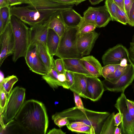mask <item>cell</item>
Returning <instances> with one entry per match:
<instances>
[{
  "instance_id": "cell-1",
  "label": "cell",
  "mask_w": 134,
  "mask_h": 134,
  "mask_svg": "<svg viewBox=\"0 0 134 134\" xmlns=\"http://www.w3.org/2000/svg\"><path fill=\"white\" fill-rule=\"evenodd\" d=\"M14 120L26 133H46L48 116L44 105L40 102L33 99L25 101Z\"/></svg>"
},
{
  "instance_id": "cell-2",
  "label": "cell",
  "mask_w": 134,
  "mask_h": 134,
  "mask_svg": "<svg viewBox=\"0 0 134 134\" xmlns=\"http://www.w3.org/2000/svg\"><path fill=\"white\" fill-rule=\"evenodd\" d=\"M107 112H99L85 108L84 111L75 107L57 112L53 115L67 118L70 123L81 121L94 128L96 134H100L103 124L110 114Z\"/></svg>"
},
{
  "instance_id": "cell-3",
  "label": "cell",
  "mask_w": 134,
  "mask_h": 134,
  "mask_svg": "<svg viewBox=\"0 0 134 134\" xmlns=\"http://www.w3.org/2000/svg\"><path fill=\"white\" fill-rule=\"evenodd\" d=\"M10 23L15 41L12 60L15 62L19 58L24 57L25 55L29 45L30 28L13 15L11 16Z\"/></svg>"
},
{
  "instance_id": "cell-4",
  "label": "cell",
  "mask_w": 134,
  "mask_h": 134,
  "mask_svg": "<svg viewBox=\"0 0 134 134\" xmlns=\"http://www.w3.org/2000/svg\"><path fill=\"white\" fill-rule=\"evenodd\" d=\"M54 10H37L26 6L10 7L12 15H13L31 27L43 24L49 20Z\"/></svg>"
},
{
  "instance_id": "cell-5",
  "label": "cell",
  "mask_w": 134,
  "mask_h": 134,
  "mask_svg": "<svg viewBox=\"0 0 134 134\" xmlns=\"http://www.w3.org/2000/svg\"><path fill=\"white\" fill-rule=\"evenodd\" d=\"M78 27H67L60 37V42L55 55L62 59H81L82 57L78 51L77 41Z\"/></svg>"
},
{
  "instance_id": "cell-6",
  "label": "cell",
  "mask_w": 134,
  "mask_h": 134,
  "mask_svg": "<svg viewBox=\"0 0 134 134\" xmlns=\"http://www.w3.org/2000/svg\"><path fill=\"white\" fill-rule=\"evenodd\" d=\"M25 89L16 86L8 97L5 109L2 114V126L12 120L23 105L25 97Z\"/></svg>"
},
{
  "instance_id": "cell-7",
  "label": "cell",
  "mask_w": 134,
  "mask_h": 134,
  "mask_svg": "<svg viewBox=\"0 0 134 134\" xmlns=\"http://www.w3.org/2000/svg\"><path fill=\"white\" fill-rule=\"evenodd\" d=\"M134 80V64L132 62L125 72L115 82L111 83L105 79L102 81L104 90L116 92H124Z\"/></svg>"
},
{
  "instance_id": "cell-8",
  "label": "cell",
  "mask_w": 134,
  "mask_h": 134,
  "mask_svg": "<svg viewBox=\"0 0 134 134\" xmlns=\"http://www.w3.org/2000/svg\"><path fill=\"white\" fill-rule=\"evenodd\" d=\"M127 98L124 92H122L114 105L121 115L122 121L121 130L124 134H134V122L128 110Z\"/></svg>"
},
{
  "instance_id": "cell-9",
  "label": "cell",
  "mask_w": 134,
  "mask_h": 134,
  "mask_svg": "<svg viewBox=\"0 0 134 134\" xmlns=\"http://www.w3.org/2000/svg\"><path fill=\"white\" fill-rule=\"evenodd\" d=\"M14 45V35L10 22L0 34V66L8 57L13 54Z\"/></svg>"
},
{
  "instance_id": "cell-10",
  "label": "cell",
  "mask_w": 134,
  "mask_h": 134,
  "mask_svg": "<svg viewBox=\"0 0 134 134\" xmlns=\"http://www.w3.org/2000/svg\"><path fill=\"white\" fill-rule=\"evenodd\" d=\"M24 58L27 65L32 71L42 76L48 74V71L38 54L36 43L29 44Z\"/></svg>"
},
{
  "instance_id": "cell-11",
  "label": "cell",
  "mask_w": 134,
  "mask_h": 134,
  "mask_svg": "<svg viewBox=\"0 0 134 134\" xmlns=\"http://www.w3.org/2000/svg\"><path fill=\"white\" fill-rule=\"evenodd\" d=\"M124 58H127L130 63L132 62L129 57L128 50L122 45L118 44L108 50L103 55L102 60L104 66L119 64Z\"/></svg>"
},
{
  "instance_id": "cell-12",
  "label": "cell",
  "mask_w": 134,
  "mask_h": 134,
  "mask_svg": "<svg viewBox=\"0 0 134 134\" xmlns=\"http://www.w3.org/2000/svg\"><path fill=\"white\" fill-rule=\"evenodd\" d=\"M99 34L94 31L86 34L78 33L77 45L78 52L82 57L90 54Z\"/></svg>"
},
{
  "instance_id": "cell-13",
  "label": "cell",
  "mask_w": 134,
  "mask_h": 134,
  "mask_svg": "<svg viewBox=\"0 0 134 134\" xmlns=\"http://www.w3.org/2000/svg\"><path fill=\"white\" fill-rule=\"evenodd\" d=\"M86 76V98L93 102L97 101L101 97L105 90L102 82L98 77L91 75Z\"/></svg>"
},
{
  "instance_id": "cell-14",
  "label": "cell",
  "mask_w": 134,
  "mask_h": 134,
  "mask_svg": "<svg viewBox=\"0 0 134 134\" xmlns=\"http://www.w3.org/2000/svg\"><path fill=\"white\" fill-rule=\"evenodd\" d=\"M73 6L62 5L51 0H39L28 4L27 6L33 10L58 12L72 8Z\"/></svg>"
},
{
  "instance_id": "cell-15",
  "label": "cell",
  "mask_w": 134,
  "mask_h": 134,
  "mask_svg": "<svg viewBox=\"0 0 134 134\" xmlns=\"http://www.w3.org/2000/svg\"><path fill=\"white\" fill-rule=\"evenodd\" d=\"M49 20V19L48 21L43 24L31 27L30 32L29 44L39 41L43 44L48 52L47 38Z\"/></svg>"
},
{
  "instance_id": "cell-16",
  "label": "cell",
  "mask_w": 134,
  "mask_h": 134,
  "mask_svg": "<svg viewBox=\"0 0 134 134\" xmlns=\"http://www.w3.org/2000/svg\"><path fill=\"white\" fill-rule=\"evenodd\" d=\"M80 61L85 69L92 76L98 77L102 76V67L99 61L92 55L83 57Z\"/></svg>"
},
{
  "instance_id": "cell-17",
  "label": "cell",
  "mask_w": 134,
  "mask_h": 134,
  "mask_svg": "<svg viewBox=\"0 0 134 134\" xmlns=\"http://www.w3.org/2000/svg\"><path fill=\"white\" fill-rule=\"evenodd\" d=\"M60 12L66 27L78 26L82 20V17L72 8L63 10Z\"/></svg>"
},
{
  "instance_id": "cell-18",
  "label": "cell",
  "mask_w": 134,
  "mask_h": 134,
  "mask_svg": "<svg viewBox=\"0 0 134 134\" xmlns=\"http://www.w3.org/2000/svg\"><path fill=\"white\" fill-rule=\"evenodd\" d=\"M49 29L52 30L60 37L64 33L66 26L60 11L56 12L51 16L48 24Z\"/></svg>"
},
{
  "instance_id": "cell-19",
  "label": "cell",
  "mask_w": 134,
  "mask_h": 134,
  "mask_svg": "<svg viewBox=\"0 0 134 134\" xmlns=\"http://www.w3.org/2000/svg\"><path fill=\"white\" fill-rule=\"evenodd\" d=\"M80 59L76 58L63 59L65 70L74 73L86 75H91L85 68L80 61Z\"/></svg>"
},
{
  "instance_id": "cell-20",
  "label": "cell",
  "mask_w": 134,
  "mask_h": 134,
  "mask_svg": "<svg viewBox=\"0 0 134 134\" xmlns=\"http://www.w3.org/2000/svg\"><path fill=\"white\" fill-rule=\"evenodd\" d=\"M87 80L86 75L74 73V82L69 89L80 97L86 98Z\"/></svg>"
},
{
  "instance_id": "cell-21",
  "label": "cell",
  "mask_w": 134,
  "mask_h": 134,
  "mask_svg": "<svg viewBox=\"0 0 134 134\" xmlns=\"http://www.w3.org/2000/svg\"><path fill=\"white\" fill-rule=\"evenodd\" d=\"M60 37L53 30L49 29L47 38L48 52L51 57L55 55L59 46Z\"/></svg>"
},
{
  "instance_id": "cell-22",
  "label": "cell",
  "mask_w": 134,
  "mask_h": 134,
  "mask_svg": "<svg viewBox=\"0 0 134 134\" xmlns=\"http://www.w3.org/2000/svg\"><path fill=\"white\" fill-rule=\"evenodd\" d=\"M53 57L52 58V64L50 70L46 75L42 76V78L53 89L62 86L58 80V76L59 74L56 69Z\"/></svg>"
},
{
  "instance_id": "cell-23",
  "label": "cell",
  "mask_w": 134,
  "mask_h": 134,
  "mask_svg": "<svg viewBox=\"0 0 134 134\" xmlns=\"http://www.w3.org/2000/svg\"><path fill=\"white\" fill-rule=\"evenodd\" d=\"M111 20V16L105 5L98 7L95 20L97 27L101 28L106 26Z\"/></svg>"
},
{
  "instance_id": "cell-24",
  "label": "cell",
  "mask_w": 134,
  "mask_h": 134,
  "mask_svg": "<svg viewBox=\"0 0 134 134\" xmlns=\"http://www.w3.org/2000/svg\"><path fill=\"white\" fill-rule=\"evenodd\" d=\"M35 43H36V45L38 54L48 72L51 66L52 58L53 57L51 56L44 46L41 42L39 41H37Z\"/></svg>"
},
{
  "instance_id": "cell-25",
  "label": "cell",
  "mask_w": 134,
  "mask_h": 134,
  "mask_svg": "<svg viewBox=\"0 0 134 134\" xmlns=\"http://www.w3.org/2000/svg\"><path fill=\"white\" fill-rule=\"evenodd\" d=\"M115 114V113L113 112L107 117L103 124L100 134H114L116 127L114 120Z\"/></svg>"
},
{
  "instance_id": "cell-26",
  "label": "cell",
  "mask_w": 134,
  "mask_h": 134,
  "mask_svg": "<svg viewBox=\"0 0 134 134\" xmlns=\"http://www.w3.org/2000/svg\"><path fill=\"white\" fill-rule=\"evenodd\" d=\"M18 81L17 77L14 75L8 76L4 78L0 82V89H2L8 96L15 84Z\"/></svg>"
},
{
  "instance_id": "cell-27",
  "label": "cell",
  "mask_w": 134,
  "mask_h": 134,
  "mask_svg": "<svg viewBox=\"0 0 134 134\" xmlns=\"http://www.w3.org/2000/svg\"><path fill=\"white\" fill-rule=\"evenodd\" d=\"M0 16L1 18L3 24L1 34L9 24L10 22L12 16L10 12V6L0 8Z\"/></svg>"
},
{
  "instance_id": "cell-28",
  "label": "cell",
  "mask_w": 134,
  "mask_h": 134,
  "mask_svg": "<svg viewBox=\"0 0 134 134\" xmlns=\"http://www.w3.org/2000/svg\"><path fill=\"white\" fill-rule=\"evenodd\" d=\"M130 63L126 66L121 65L119 63L118 67L114 72L109 75L105 79L111 83L114 82L126 70L129 66Z\"/></svg>"
},
{
  "instance_id": "cell-29",
  "label": "cell",
  "mask_w": 134,
  "mask_h": 134,
  "mask_svg": "<svg viewBox=\"0 0 134 134\" xmlns=\"http://www.w3.org/2000/svg\"><path fill=\"white\" fill-rule=\"evenodd\" d=\"M98 7H89L83 13V19L88 22L95 23Z\"/></svg>"
},
{
  "instance_id": "cell-30",
  "label": "cell",
  "mask_w": 134,
  "mask_h": 134,
  "mask_svg": "<svg viewBox=\"0 0 134 134\" xmlns=\"http://www.w3.org/2000/svg\"><path fill=\"white\" fill-rule=\"evenodd\" d=\"M78 27L79 33L80 34H86L91 32L94 31V30L97 27L95 23L85 21L83 19Z\"/></svg>"
},
{
  "instance_id": "cell-31",
  "label": "cell",
  "mask_w": 134,
  "mask_h": 134,
  "mask_svg": "<svg viewBox=\"0 0 134 134\" xmlns=\"http://www.w3.org/2000/svg\"><path fill=\"white\" fill-rule=\"evenodd\" d=\"M111 18V20L117 21V6L113 0H105L104 5Z\"/></svg>"
},
{
  "instance_id": "cell-32",
  "label": "cell",
  "mask_w": 134,
  "mask_h": 134,
  "mask_svg": "<svg viewBox=\"0 0 134 134\" xmlns=\"http://www.w3.org/2000/svg\"><path fill=\"white\" fill-rule=\"evenodd\" d=\"M119 64L107 65L102 68V76L105 79L109 75L113 73L118 67Z\"/></svg>"
},
{
  "instance_id": "cell-33",
  "label": "cell",
  "mask_w": 134,
  "mask_h": 134,
  "mask_svg": "<svg viewBox=\"0 0 134 134\" xmlns=\"http://www.w3.org/2000/svg\"><path fill=\"white\" fill-rule=\"evenodd\" d=\"M70 131L78 133L96 134L95 130L94 127L87 125H83L77 128L72 129Z\"/></svg>"
},
{
  "instance_id": "cell-34",
  "label": "cell",
  "mask_w": 134,
  "mask_h": 134,
  "mask_svg": "<svg viewBox=\"0 0 134 134\" xmlns=\"http://www.w3.org/2000/svg\"><path fill=\"white\" fill-rule=\"evenodd\" d=\"M52 119L54 123L59 127L66 126L69 123V121L67 118L60 116H55L53 115Z\"/></svg>"
},
{
  "instance_id": "cell-35",
  "label": "cell",
  "mask_w": 134,
  "mask_h": 134,
  "mask_svg": "<svg viewBox=\"0 0 134 134\" xmlns=\"http://www.w3.org/2000/svg\"><path fill=\"white\" fill-rule=\"evenodd\" d=\"M117 22L126 25L128 23V18L125 12L117 6Z\"/></svg>"
},
{
  "instance_id": "cell-36",
  "label": "cell",
  "mask_w": 134,
  "mask_h": 134,
  "mask_svg": "<svg viewBox=\"0 0 134 134\" xmlns=\"http://www.w3.org/2000/svg\"><path fill=\"white\" fill-rule=\"evenodd\" d=\"M55 67L59 74L65 73V69L63 59L59 58L54 60Z\"/></svg>"
},
{
  "instance_id": "cell-37",
  "label": "cell",
  "mask_w": 134,
  "mask_h": 134,
  "mask_svg": "<svg viewBox=\"0 0 134 134\" xmlns=\"http://www.w3.org/2000/svg\"><path fill=\"white\" fill-rule=\"evenodd\" d=\"M0 111L1 113H3L5 109L7 99L5 92L2 89H0Z\"/></svg>"
},
{
  "instance_id": "cell-38",
  "label": "cell",
  "mask_w": 134,
  "mask_h": 134,
  "mask_svg": "<svg viewBox=\"0 0 134 134\" xmlns=\"http://www.w3.org/2000/svg\"><path fill=\"white\" fill-rule=\"evenodd\" d=\"M74 100L75 103V107L81 110L82 111L85 110L82 102L80 98V97L77 94L73 92Z\"/></svg>"
},
{
  "instance_id": "cell-39",
  "label": "cell",
  "mask_w": 134,
  "mask_h": 134,
  "mask_svg": "<svg viewBox=\"0 0 134 134\" xmlns=\"http://www.w3.org/2000/svg\"><path fill=\"white\" fill-rule=\"evenodd\" d=\"M65 74L66 78V82L69 88L74 84V73L65 70Z\"/></svg>"
},
{
  "instance_id": "cell-40",
  "label": "cell",
  "mask_w": 134,
  "mask_h": 134,
  "mask_svg": "<svg viewBox=\"0 0 134 134\" xmlns=\"http://www.w3.org/2000/svg\"><path fill=\"white\" fill-rule=\"evenodd\" d=\"M126 104L128 112L134 122V101L127 99Z\"/></svg>"
},
{
  "instance_id": "cell-41",
  "label": "cell",
  "mask_w": 134,
  "mask_h": 134,
  "mask_svg": "<svg viewBox=\"0 0 134 134\" xmlns=\"http://www.w3.org/2000/svg\"><path fill=\"white\" fill-rule=\"evenodd\" d=\"M58 79L62 87L65 89H69L67 84L66 78L65 73L59 74Z\"/></svg>"
},
{
  "instance_id": "cell-42",
  "label": "cell",
  "mask_w": 134,
  "mask_h": 134,
  "mask_svg": "<svg viewBox=\"0 0 134 134\" xmlns=\"http://www.w3.org/2000/svg\"><path fill=\"white\" fill-rule=\"evenodd\" d=\"M86 125L81 121H76L70 122L66 125L68 129L71 130V129L77 128L83 125Z\"/></svg>"
},
{
  "instance_id": "cell-43",
  "label": "cell",
  "mask_w": 134,
  "mask_h": 134,
  "mask_svg": "<svg viewBox=\"0 0 134 134\" xmlns=\"http://www.w3.org/2000/svg\"><path fill=\"white\" fill-rule=\"evenodd\" d=\"M134 2V0H124V6L125 12L128 18Z\"/></svg>"
},
{
  "instance_id": "cell-44",
  "label": "cell",
  "mask_w": 134,
  "mask_h": 134,
  "mask_svg": "<svg viewBox=\"0 0 134 134\" xmlns=\"http://www.w3.org/2000/svg\"><path fill=\"white\" fill-rule=\"evenodd\" d=\"M127 24L131 26H134V2L128 16Z\"/></svg>"
},
{
  "instance_id": "cell-45",
  "label": "cell",
  "mask_w": 134,
  "mask_h": 134,
  "mask_svg": "<svg viewBox=\"0 0 134 134\" xmlns=\"http://www.w3.org/2000/svg\"><path fill=\"white\" fill-rule=\"evenodd\" d=\"M59 4L65 5H71L75 4L74 0H51Z\"/></svg>"
},
{
  "instance_id": "cell-46",
  "label": "cell",
  "mask_w": 134,
  "mask_h": 134,
  "mask_svg": "<svg viewBox=\"0 0 134 134\" xmlns=\"http://www.w3.org/2000/svg\"><path fill=\"white\" fill-rule=\"evenodd\" d=\"M130 58L132 62H134V42H131L128 49Z\"/></svg>"
},
{
  "instance_id": "cell-47",
  "label": "cell",
  "mask_w": 134,
  "mask_h": 134,
  "mask_svg": "<svg viewBox=\"0 0 134 134\" xmlns=\"http://www.w3.org/2000/svg\"><path fill=\"white\" fill-rule=\"evenodd\" d=\"M114 120L115 125L116 126H118L121 123L122 119L120 113L118 112L115 114L114 116Z\"/></svg>"
},
{
  "instance_id": "cell-48",
  "label": "cell",
  "mask_w": 134,
  "mask_h": 134,
  "mask_svg": "<svg viewBox=\"0 0 134 134\" xmlns=\"http://www.w3.org/2000/svg\"><path fill=\"white\" fill-rule=\"evenodd\" d=\"M113 1L118 7L125 12L124 6V0H113Z\"/></svg>"
},
{
  "instance_id": "cell-49",
  "label": "cell",
  "mask_w": 134,
  "mask_h": 134,
  "mask_svg": "<svg viewBox=\"0 0 134 134\" xmlns=\"http://www.w3.org/2000/svg\"><path fill=\"white\" fill-rule=\"evenodd\" d=\"M48 134H65L66 132L63 131L61 129L54 128L50 130L47 133Z\"/></svg>"
},
{
  "instance_id": "cell-50",
  "label": "cell",
  "mask_w": 134,
  "mask_h": 134,
  "mask_svg": "<svg viewBox=\"0 0 134 134\" xmlns=\"http://www.w3.org/2000/svg\"><path fill=\"white\" fill-rule=\"evenodd\" d=\"M23 0H8L9 5L10 7L15 6L22 4Z\"/></svg>"
},
{
  "instance_id": "cell-51",
  "label": "cell",
  "mask_w": 134,
  "mask_h": 134,
  "mask_svg": "<svg viewBox=\"0 0 134 134\" xmlns=\"http://www.w3.org/2000/svg\"><path fill=\"white\" fill-rule=\"evenodd\" d=\"M9 6L8 0H0V8Z\"/></svg>"
},
{
  "instance_id": "cell-52",
  "label": "cell",
  "mask_w": 134,
  "mask_h": 134,
  "mask_svg": "<svg viewBox=\"0 0 134 134\" xmlns=\"http://www.w3.org/2000/svg\"><path fill=\"white\" fill-rule=\"evenodd\" d=\"M92 5H95L98 4L104 0H88Z\"/></svg>"
},
{
  "instance_id": "cell-53",
  "label": "cell",
  "mask_w": 134,
  "mask_h": 134,
  "mask_svg": "<svg viewBox=\"0 0 134 134\" xmlns=\"http://www.w3.org/2000/svg\"><path fill=\"white\" fill-rule=\"evenodd\" d=\"M122 134L121 129L119 128L118 126H116L115 128L114 134Z\"/></svg>"
},
{
  "instance_id": "cell-54",
  "label": "cell",
  "mask_w": 134,
  "mask_h": 134,
  "mask_svg": "<svg viewBox=\"0 0 134 134\" xmlns=\"http://www.w3.org/2000/svg\"><path fill=\"white\" fill-rule=\"evenodd\" d=\"M39 0H23L22 2V4H29L32 2Z\"/></svg>"
},
{
  "instance_id": "cell-55",
  "label": "cell",
  "mask_w": 134,
  "mask_h": 134,
  "mask_svg": "<svg viewBox=\"0 0 134 134\" xmlns=\"http://www.w3.org/2000/svg\"><path fill=\"white\" fill-rule=\"evenodd\" d=\"M75 2V4L77 5L79 4L80 3L83 2L86 0H74Z\"/></svg>"
},
{
  "instance_id": "cell-56",
  "label": "cell",
  "mask_w": 134,
  "mask_h": 134,
  "mask_svg": "<svg viewBox=\"0 0 134 134\" xmlns=\"http://www.w3.org/2000/svg\"><path fill=\"white\" fill-rule=\"evenodd\" d=\"M0 82H2L4 79V74L2 71H0Z\"/></svg>"
},
{
  "instance_id": "cell-57",
  "label": "cell",
  "mask_w": 134,
  "mask_h": 134,
  "mask_svg": "<svg viewBox=\"0 0 134 134\" xmlns=\"http://www.w3.org/2000/svg\"><path fill=\"white\" fill-rule=\"evenodd\" d=\"M2 22L1 16H0V34H1L2 32Z\"/></svg>"
},
{
  "instance_id": "cell-58",
  "label": "cell",
  "mask_w": 134,
  "mask_h": 134,
  "mask_svg": "<svg viewBox=\"0 0 134 134\" xmlns=\"http://www.w3.org/2000/svg\"><path fill=\"white\" fill-rule=\"evenodd\" d=\"M132 42H134V34L132 36Z\"/></svg>"
},
{
  "instance_id": "cell-59",
  "label": "cell",
  "mask_w": 134,
  "mask_h": 134,
  "mask_svg": "<svg viewBox=\"0 0 134 134\" xmlns=\"http://www.w3.org/2000/svg\"></svg>"
}]
</instances>
